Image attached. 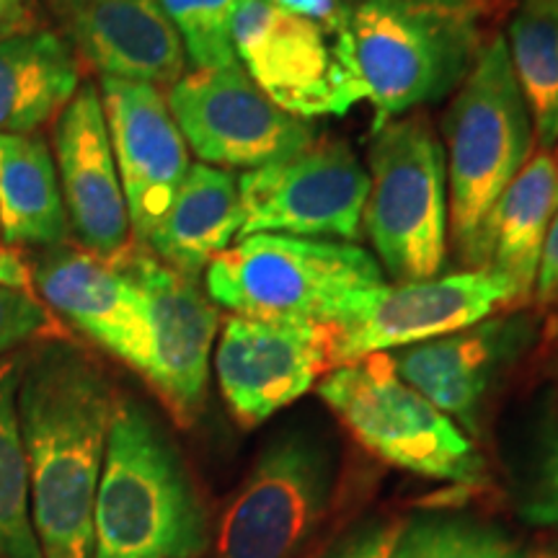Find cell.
I'll return each mask as SVG.
<instances>
[{"label": "cell", "instance_id": "f546056e", "mask_svg": "<svg viewBox=\"0 0 558 558\" xmlns=\"http://www.w3.org/2000/svg\"><path fill=\"white\" fill-rule=\"evenodd\" d=\"M267 3L292 16L313 21L333 39H344L349 32L352 5L347 0H267Z\"/></svg>", "mask_w": 558, "mask_h": 558}, {"label": "cell", "instance_id": "83f0119b", "mask_svg": "<svg viewBox=\"0 0 558 558\" xmlns=\"http://www.w3.org/2000/svg\"><path fill=\"white\" fill-rule=\"evenodd\" d=\"M60 320L34 290L0 284V357L29 341L62 339Z\"/></svg>", "mask_w": 558, "mask_h": 558}, {"label": "cell", "instance_id": "603a6c76", "mask_svg": "<svg viewBox=\"0 0 558 558\" xmlns=\"http://www.w3.org/2000/svg\"><path fill=\"white\" fill-rule=\"evenodd\" d=\"M70 220L58 166L37 135H0V239L5 246H65Z\"/></svg>", "mask_w": 558, "mask_h": 558}, {"label": "cell", "instance_id": "ac0fdd59", "mask_svg": "<svg viewBox=\"0 0 558 558\" xmlns=\"http://www.w3.org/2000/svg\"><path fill=\"white\" fill-rule=\"evenodd\" d=\"M68 45L104 78L171 88L186 75V52L158 0H68L52 9Z\"/></svg>", "mask_w": 558, "mask_h": 558}, {"label": "cell", "instance_id": "d6986e66", "mask_svg": "<svg viewBox=\"0 0 558 558\" xmlns=\"http://www.w3.org/2000/svg\"><path fill=\"white\" fill-rule=\"evenodd\" d=\"M527 333L525 318H486L463 331L386 354L403 383H409L452 422L476 432L488 390L501 367L509 365L525 347Z\"/></svg>", "mask_w": 558, "mask_h": 558}, {"label": "cell", "instance_id": "30bf717a", "mask_svg": "<svg viewBox=\"0 0 558 558\" xmlns=\"http://www.w3.org/2000/svg\"><path fill=\"white\" fill-rule=\"evenodd\" d=\"M512 303H522L518 288L492 269L362 290L333 324V365L448 337Z\"/></svg>", "mask_w": 558, "mask_h": 558}, {"label": "cell", "instance_id": "f1b7e54d", "mask_svg": "<svg viewBox=\"0 0 558 558\" xmlns=\"http://www.w3.org/2000/svg\"><path fill=\"white\" fill-rule=\"evenodd\" d=\"M525 512L527 520L558 527V424L550 429L546 445H543L538 484H535L533 499L527 501Z\"/></svg>", "mask_w": 558, "mask_h": 558}, {"label": "cell", "instance_id": "4dcf8cb0", "mask_svg": "<svg viewBox=\"0 0 558 558\" xmlns=\"http://www.w3.org/2000/svg\"><path fill=\"white\" fill-rule=\"evenodd\" d=\"M396 538H399V530L375 522L341 543L329 558H393Z\"/></svg>", "mask_w": 558, "mask_h": 558}, {"label": "cell", "instance_id": "9a60e30c", "mask_svg": "<svg viewBox=\"0 0 558 558\" xmlns=\"http://www.w3.org/2000/svg\"><path fill=\"white\" fill-rule=\"evenodd\" d=\"M101 104L132 233L145 246L192 169L186 140L163 90L148 83L104 78Z\"/></svg>", "mask_w": 558, "mask_h": 558}, {"label": "cell", "instance_id": "4fadbf2b", "mask_svg": "<svg viewBox=\"0 0 558 558\" xmlns=\"http://www.w3.org/2000/svg\"><path fill=\"white\" fill-rule=\"evenodd\" d=\"M333 326L230 316L215 349V375L241 427H259L295 403L333 365Z\"/></svg>", "mask_w": 558, "mask_h": 558}, {"label": "cell", "instance_id": "9c48e42d", "mask_svg": "<svg viewBox=\"0 0 558 558\" xmlns=\"http://www.w3.org/2000/svg\"><path fill=\"white\" fill-rule=\"evenodd\" d=\"M233 47L248 78L300 120L341 117L357 101H367L347 37L333 39L313 21L279 11L267 0H241Z\"/></svg>", "mask_w": 558, "mask_h": 558}, {"label": "cell", "instance_id": "d590c367", "mask_svg": "<svg viewBox=\"0 0 558 558\" xmlns=\"http://www.w3.org/2000/svg\"><path fill=\"white\" fill-rule=\"evenodd\" d=\"M47 5H50V9H58V5H62V3H68V0H45Z\"/></svg>", "mask_w": 558, "mask_h": 558}, {"label": "cell", "instance_id": "3957f363", "mask_svg": "<svg viewBox=\"0 0 558 558\" xmlns=\"http://www.w3.org/2000/svg\"><path fill=\"white\" fill-rule=\"evenodd\" d=\"M347 45L373 107V132L458 90L484 39L476 0H360Z\"/></svg>", "mask_w": 558, "mask_h": 558}, {"label": "cell", "instance_id": "ffe728a7", "mask_svg": "<svg viewBox=\"0 0 558 558\" xmlns=\"http://www.w3.org/2000/svg\"><path fill=\"white\" fill-rule=\"evenodd\" d=\"M556 213L558 163L554 153L541 150L527 160L486 215L476 269H492L507 277L525 303L535 290L543 243Z\"/></svg>", "mask_w": 558, "mask_h": 558}, {"label": "cell", "instance_id": "2e32d148", "mask_svg": "<svg viewBox=\"0 0 558 558\" xmlns=\"http://www.w3.org/2000/svg\"><path fill=\"white\" fill-rule=\"evenodd\" d=\"M54 166L70 230L83 248L120 262L135 246L99 88L83 81L54 122Z\"/></svg>", "mask_w": 558, "mask_h": 558}, {"label": "cell", "instance_id": "277c9868", "mask_svg": "<svg viewBox=\"0 0 558 558\" xmlns=\"http://www.w3.org/2000/svg\"><path fill=\"white\" fill-rule=\"evenodd\" d=\"M442 132L452 243L463 264L476 269L486 215L525 169L535 143L533 117L514 78L505 34L484 41L445 111Z\"/></svg>", "mask_w": 558, "mask_h": 558}, {"label": "cell", "instance_id": "44dd1931", "mask_svg": "<svg viewBox=\"0 0 558 558\" xmlns=\"http://www.w3.org/2000/svg\"><path fill=\"white\" fill-rule=\"evenodd\" d=\"M241 222L239 179L226 169L197 163L145 246L160 264L194 282L215 256L233 246Z\"/></svg>", "mask_w": 558, "mask_h": 558}, {"label": "cell", "instance_id": "1f68e13d", "mask_svg": "<svg viewBox=\"0 0 558 558\" xmlns=\"http://www.w3.org/2000/svg\"><path fill=\"white\" fill-rule=\"evenodd\" d=\"M533 295L538 298L541 305H550L558 300V213L550 220L546 243H543Z\"/></svg>", "mask_w": 558, "mask_h": 558}, {"label": "cell", "instance_id": "5bb4252c", "mask_svg": "<svg viewBox=\"0 0 558 558\" xmlns=\"http://www.w3.org/2000/svg\"><path fill=\"white\" fill-rule=\"evenodd\" d=\"M114 264L137 284L148 311L150 352L143 378L181 427H192L205 407L218 308L192 279L160 264L145 246H132Z\"/></svg>", "mask_w": 558, "mask_h": 558}, {"label": "cell", "instance_id": "ba28073f", "mask_svg": "<svg viewBox=\"0 0 558 558\" xmlns=\"http://www.w3.org/2000/svg\"><path fill=\"white\" fill-rule=\"evenodd\" d=\"M331 452L316 435L290 429L271 439L235 488L215 558H295L329 507Z\"/></svg>", "mask_w": 558, "mask_h": 558}, {"label": "cell", "instance_id": "8992f818", "mask_svg": "<svg viewBox=\"0 0 558 558\" xmlns=\"http://www.w3.org/2000/svg\"><path fill=\"white\" fill-rule=\"evenodd\" d=\"M362 226L380 269L399 284L424 282L445 267L448 169L442 143L424 117H399L373 132Z\"/></svg>", "mask_w": 558, "mask_h": 558}, {"label": "cell", "instance_id": "484cf974", "mask_svg": "<svg viewBox=\"0 0 558 558\" xmlns=\"http://www.w3.org/2000/svg\"><path fill=\"white\" fill-rule=\"evenodd\" d=\"M393 558H527L501 530L469 518L424 514L401 527Z\"/></svg>", "mask_w": 558, "mask_h": 558}, {"label": "cell", "instance_id": "5b68a950", "mask_svg": "<svg viewBox=\"0 0 558 558\" xmlns=\"http://www.w3.org/2000/svg\"><path fill=\"white\" fill-rule=\"evenodd\" d=\"M209 300L233 316L277 324H337L362 290L386 284L378 259L352 243L254 233L205 269Z\"/></svg>", "mask_w": 558, "mask_h": 558}, {"label": "cell", "instance_id": "8d00e7d4", "mask_svg": "<svg viewBox=\"0 0 558 558\" xmlns=\"http://www.w3.org/2000/svg\"><path fill=\"white\" fill-rule=\"evenodd\" d=\"M554 158H556V163H558V150H556V153H554Z\"/></svg>", "mask_w": 558, "mask_h": 558}, {"label": "cell", "instance_id": "7a4b0ae2", "mask_svg": "<svg viewBox=\"0 0 558 558\" xmlns=\"http://www.w3.org/2000/svg\"><path fill=\"white\" fill-rule=\"evenodd\" d=\"M207 514L177 445L130 396H117L94 505V558H197Z\"/></svg>", "mask_w": 558, "mask_h": 558}, {"label": "cell", "instance_id": "6da1fadb", "mask_svg": "<svg viewBox=\"0 0 558 558\" xmlns=\"http://www.w3.org/2000/svg\"><path fill=\"white\" fill-rule=\"evenodd\" d=\"M114 390L81 349L41 341L21 362L19 427L41 558H94V505Z\"/></svg>", "mask_w": 558, "mask_h": 558}, {"label": "cell", "instance_id": "cb8c5ba5", "mask_svg": "<svg viewBox=\"0 0 558 558\" xmlns=\"http://www.w3.org/2000/svg\"><path fill=\"white\" fill-rule=\"evenodd\" d=\"M543 150L558 145V0H522L505 34Z\"/></svg>", "mask_w": 558, "mask_h": 558}, {"label": "cell", "instance_id": "4316f807", "mask_svg": "<svg viewBox=\"0 0 558 558\" xmlns=\"http://www.w3.org/2000/svg\"><path fill=\"white\" fill-rule=\"evenodd\" d=\"M184 45L194 70H218L239 62L233 16L241 0H158Z\"/></svg>", "mask_w": 558, "mask_h": 558}, {"label": "cell", "instance_id": "8fae6325", "mask_svg": "<svg viewBox=\"0 0 558 558\" xmlns=\"http://www.w3.org/2000/svg\"><path fill=\"white\" fill-rule=\"evenodd\" d=\"M166 101L194 156L215 169H262L316 140V130L279 109L241 62L192 70L173 83Z\"/></svg>", "mask_w": 558, "mask_h": 558}, {"label": "cell", "instance_id": "e575fe53", "mask_svg": "<svg viewBox=\"0 0 558 558\" xmlns=\"http://www.w3.org/2000/svg\"><path fill=\"white\" fill-rule=\"evenodd\" d=\"M527 558H558V546H543V548H535L533 554Z\"/></svg>", "mask_w": 558, "mask_h": 558}, {"label": "cell", "instance_id": "e0dca14e", "mask_svg": "<svg viewBox=\"0 0 558 558\" xmlns=\"http://www.w3.org/2000/svg\"><path fill=\"white\" fill-rule=\"evenodd\" d=\"M32 284L54 316L65 318L140 375L148 367L145 298L120 264L86 248L54 246L32 264Z\"/></svg>", "mask_w": 558, "mask_h": 558}, {"label": "cell", "instance_id": "7402d4cb", "mask_svg": "<svg viewBox=\"0 0 558 558\" xmlns=\"http://www.w3.org/2000/svg\"><path fill=\"white\" fill-rule=\"evenodd\" d=\"M81 88V60L60 34L39 29L0 41V135H32Z\"/></svg>", "mask_w": 558, "mask_h": 558}, {"label": "cell", "instance_id": "d4e9b609", "mask_svg": "<svg viewBox=\"0 0 558 558\" xmlns=\"http://www.w3.org/2000/svg\"><path fill=\"white\" fill-rule=\"evenodd\" d=\"M21 360L0 357V558H41L19 427Z\"/></svg>", "mask_w": 558, "mask_h": 558}, {"label": "cell", "instance_id": "7c38bea8", "mask_svg": "<svg viewBox=\"0 0 558 558\" xmlns=\"http://www.w3.org/2000/svg\"><path fill=\"white\" fill-rule=\"evenodd\" d=\"M369 173L341 140H313L295 156L246 171L239 179L241 233L333 235L354 241L362 233V213Z\"/></svg>", "mask_w": 558, "mask_h": 558}, {"label": "cell", "instance_id": "d6a6232c", "mask_svg": "<svg viewBox=\"0 0 558 558\" xmlns=\"http://www.w3.org/2000/svg\"><path fill=\"white\" fill-rule=\"evenodd\" d=\"M41 29L37 0H0V41Z\"/></svg>", "mask_w": 558, "mask_h": 558}, {"label": "cell", "instance_id": "52a82bcc", "mask_svg": "<svg viewBox=\"0 0 558 558\" xmlns=\"http://www.w3.org/2000/svg\"><path fill=\"white\" fill-rule=\"evenodd\" d=\"M318 396L362 448L396 469L458 486L484 478L476 445L399 378L386 352L333 367Z\"/></svg>", "mask_w": 558, "mask_h": 558}, {"label": "cell", "instance_id": "836d02e7", "mask_svg": "<svg viewBox=\"0 0 558 558\" xmlns=\"http://www.w3.org/2000/svg\"><path fill=\"white\" fill-rule=\"evenodd\" d=\"M0 284L5 288L34 290L32 284V264L19 248L0 246Z\"/></svg>", "mask_w": 558, "mask_h": 558}]
</instances>
